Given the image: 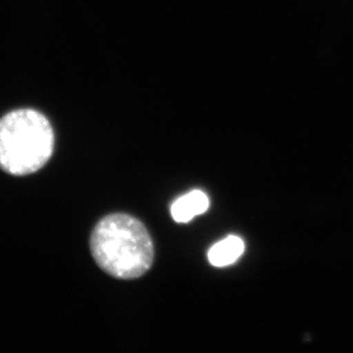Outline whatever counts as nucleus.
Masks as SVG:
<instances>
[{
    "instance_id": "1",
    "label": "nucleus",
    "mask_w": 353,
    "mask_h": 353,
    "mask_svg": "<svg viewBox=\"0 0 353 353\" xmlns=\"http://www.w3.org/2000/svg\"><path fill=\"white\" fill-rule=\"evenodd\" d=\"M90 250L97 265L118 279H135L154 263V243L141 221L127 214H111L94 228Z\"/></svg>"
},
{
    "instance_id": "4",
    "label": "nucleus",
    "mask_w": 353,
    "mask_h": 353,
    "mask_svg": "<svg viewBox=\"0 0 353 353\" xmlns=\"http://www.w3.org/2000/svg\"><path fill=\"white\" fill-rule=\"evenodd\" d=\"M245 250V243L239 236H229L215 243L208 250V260L214 267H227L236 262Z\"/></svg>"
},
{
    "instance_id": "2",
    "label": "nucleus",
    "mask_w": 353,
    "mask_h": 353,
    "mask_svg": "<svg viewBox=\"0 0 353 353\" xmlns=\"http://www.w3.org/2000/svg\"><path fill=\"white\" fill-rule=\"evenodd\" d=\"M53 127L34 109L10 111L0 118V168L15 176L36 173L54 150Z\"/></svg>"
},
{
    "instance_id": "3",
    "label": "nucleus",
    "mask_w": 353,
    "mask_h": 353,
    "mask_svg": "<svg viewBox=\"0 0 353 353\" xmlns=\"http://www.w3.org/2000/svg\"><path fill=\"white\" fill-rule=\"evenodd\" d=\"M208 207V196L203 191L194 190L180 196L170 207V214L177 223H187L196 215L205 213Z\"/></svg>"
}]
</instances>
